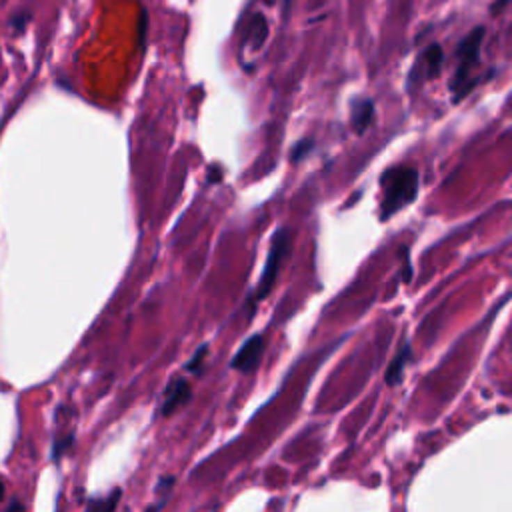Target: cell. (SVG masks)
Returning a JSON list of instances; mask_svg holds the SVG:
<instances>
[{"label": "cell", "instance_id": "6", "mask_svg": "<svg viewBox=\"0 0 512 512\" xmlns=\"http://www.w3.org/2000/svg\"><path fill=\"white\" fill-rule=\"evenodd\" d=\"M374 120V102L370 98H354L351 106V125L356 134H362Z\"/></svg>", "mask_w": 512, "mask_h": 512}, {"label": "cell", "instance_id": "3", "mask_svg": "<svg viewBox=\"0 0 512 512\" xmlns=\"http://www.w3.org/2000/svg\"><path fill=\"white\" fill-rule=\"evenodd\" d=\"M288 248H290V232H288L287 228H278L271 242V250H269L264 269H262V274H260V282L256 287L255 298H253L255 304L264 301L271 294V290L274 288V282L278 278L280 266H282L285 258L288 256Z\"/></svg>", "mask_w": 512, "mask_h": 512}, {"label": "cell", "instance_id": "12", "mask_svg": "<svg viewBox=\"0 0 512 512\" xmlns=\"http://www.w3.org/2000/svg\"><path fill=\"white\" fill-rule=\"evenodd\" d=\"M312 144H314L312 141H301V143L292 148V160L296 162V160H301L303 157H306V154H308V150L312 148Z\"/></svg>", "mask_w": 512, "mask_h": 512}, {"label": "cell", "instance_id": "1", "mask_svg": "<svg viewBox=\"0 0 512 512\" xmlns=\"http://www.w3.org/2000/svg\"><path fill=\"white\" fill-rule=\"evenodd\" d=\"M383 186V205L381 218L388 221L400 208L408 207L418 192V170L410 166H392L381 176Z\"/></svg>", "mask_w": 512, "mask_h": 512}, {"label": "cell", "instance_id": "11", "mask_svg": "<svg viewBox=\"0 0 512 512\" xmlns=\"http://www.w3.org/2000/svg\"><path fill=\"white\" fill-rule=\"evenodd\" d=\"M207 351H208V346L207 344H202L198 351H196V354H194V358H192L191 362L186 365V370H191V372H200V368H202V362H205V358H207Z\"/></svg>", "mask_w": 512, "mask_h": 512}, {"label": "cell", "instance_id": "9", "mask_svg": "<svg viewBox=\"0 0 512 512\" xmlns=\"http://www.w3.org/2000/svg\"><path fill=\"white\" fill-rule=\"evenodd\" d=\"M120 496H122V490L114 488L111 495L104 498H93L86 506V512H114L120 502Z\"/></svg>", "mask_w": 512, "mask_h": 512}, {"label": "cell", "instance_id": "8", "mask_svg": "<svg viewBox=\"0 0 512 512\" xmlns=\"http://www.w3.org/2000/svg\"><path fill=\"white\" fill-rule=\"evenodd\" d=\"M442 61H445V54H442L440 45H431V47L420 54V63L416 64V66H424V72L422 74L426 79H434L440 72Z\"/></svg>", "mask_w": 512, "mask_h": 512}, {"label": "cell", "instance_id": "5", "mask_svg": "<svg viewBox=\"0 0 512 512\" xmlns=\"http://www.w3.org/2000/svg\"><path fill=\"white\" fill-rule=\"evenodd\" d=\"M191 399H192L191 384L186 383V381H182V378L173 381V383L166 386V390H164V399H162L160 415L170 416L173 413H176L178 408L186 406Z\"/></svg>", "mask_w": 512, "mask_h": 512}, {"label": "cell", "instance_id": "7", "mask_svg": "<svg viewBox=\"0 0 512 512\" xmlns=\"http://www.w3.org/2000/svg\"><path fill=\"white\" fill-rule=\"evenodd\" d=\"M413 360V349H410V342H404L397 352V356L392 358V362L386 368V374H384V381L388 386H397L404 381V368L406 365Z\"/></svg>", "mask_w": 512, "mask_h": 512}, {"label": "cell", "instance_id": "2", "mask_svg": "<svg viewBox=\"0 0 512 512\" xmlns=\"http://www.w3.org/2000/svg\"><path fill=\"white\" fill-rule=\"evenodd\" d=\"M484 34H486L484 26H477L464 36L463 42L456 48L458 64H456L454 77L450 80V90L454 95V102H458L463 96L468 95L474 86L472 72L480 61V47H482Z\"/></svg>", "mask_w": 512, "mask_h": 512}, {"label": "cell", "instance_id": "4", "mask_svg": "<svg viewBox=\"0 0 512 512\" xmlns=\"http://www.w3.org/2000/svg\"><path fill=\"white\" fill-rule=\"evenodd\" d=\"M262 352H264V338L260 335H253L244 340V344L240 346L239 352L232 356L230 367L244 372V374H250L260 365Z\"/></svg>", "mask_w": 512, "mask_h": 512}, {"label": "cell", "instance_id": "13", "mask_svg": "<svg viewBox=\"0 0 512 512\" xmlns=\"http://www.w3.org/2000/svg\"><path fill=\"white\" fill-rule=\"evenodd\" d=\"M4 498V482L0 480V500Z\"/></svg>", "mask_w": 512, "mask_h": 512}, {"label": "cell", "instance_id": "10", "mask_svg": "<svg viewBox=\"0 0 512 512\" xmlns=\"http://www.w3.org/2000/svg\"><path fill=\"white\" fill-rule=\"evenodd\" d=\"M72 442H74V434H68L66 438H61V440H56L54 442V447H52V458L58 463L61 458H63L64 454H66V450L72 447Z\"/></svg>", "mask_w": 512, "mask_h": 512}]
</instances>
